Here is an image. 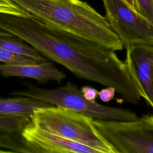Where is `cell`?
<instances>
[{
  "label": "cell",
  "mask_w": 153,
  "mask_h": 153,
  "mask_svg": "<svg viewBox=\"0 0 153 153\" xmlns=\"http://www.w3.org/2000/svg\"><path fill=\"white\" fill-rule=\"evenodd\" d=\"M46 25L114 51L123 45L105 17L81 0H11Z\"/></svg>",
  "instance_id": "6da1fadb"
},
{
  "label": "cell",
  "mask_w": 153,
  "mask_h": 153,
  "mask_svg": "<svg viewBox=\"0 0 153 153\" xmlns=\"http://www.w3.org/2000/svg\"><path fill=\"white\" fill-rule=\"evenodd\" d=\"M33 126L51 133L82 143L100 153H114L111 146L97 131L93 119L65 108L50 106L35 110Z\"/></svg>",
  "instance_id": "7a4b0ae2"
},
{
  "label": "cell",
  "mask_w": 153,
  "mask_h": 153,
  "mask_svg": "<svg viewBox=\"0 0 153 153\" xmlns=\"http://www.w3.org/2000/svg\"><path fill=\"white\" fill-rule=\"evenodd\" d=\"M11 94L29 97L53 106L69 109L93 120L131 121L137 118L136 114L128 109L106 106L87 100L71 82L53 89L32 87L26 90L14 91Z\"/></svg>",
  "instance_id": "3957f363"
},
{
  "label": "cell",
  "mask_w": 153,
  "mask_h": 153,
  "mask_svg": "<svg viewBox=\"0 0 153 153\" xmlns=\"http://www.w3.org/2000/svg\"><path fill=\"white\" fill-rule=\"evenodd\" d=\"M114 153H153V115L131 121L93 120Z\"/></svg>",
  "instance_id": "277c9868"
},
{
  "label": "cell",
  "mask_w": 153,
  "mask_h": 153,
  "mask_svg": "<svg viewBox=\"0 0 153 153\" xmlns=\"http://www.w3.org/2000/svg\"><path fill=\"white\" fill-rule=\"evenodd\" d=\"M106 19L126 48L134 45H153V23L124 0H102Z\"/></svg>",
  "instance_id": "5b68a950"
},
{
  "label": "cell",
  "mask_w": 153,
  "mask_h": 153,
  "mask_svg": "<svg viewBox=\"0 0 153 153\" xmlns=\"http://www.w3.org/2000/svg\"><path fill=\"white\" fill-rule=\"evenodd\" d=\"M124 62L142 97L153 108V45L128 46Z\"/></svg>",
  "instance_id": "8992f818"
},
{
  "label": "cell",
  "mask_w": 153,
  "mask_h": 153,
  "mask_svg": "<svg viewBox=\"0 0 153 153\" xmlns=\"http://www.w3.org/2000/svg\"><path fill=\"white\" fill-rule=\"evenodd\" d=\"M33 152L98 153L97 149L41 129L31 124L21 133Z\"/></svg>",
  "instance_id": "52a82bcc"
},
{
  "label": "cell",
  "mask_w": 153,
  "mask_h": 153,
  "mask_svg": "<svg viewBox=\"0 0 153 153\" xmlns=\"http://www.w3.org/2000/svg\"><path fill=\"white\" fill-rule=\"evenodd\" d=\"M0 74L5 77L28 78L41 82L53 80L60 83L66 78L65 73L58 69L53 63L46 60L20 65L0 64Z\"/></svg>",
  "instance_id": "ba28073f"
},
{
  "label": "cell",
  "mask_w": 153,
  "mask_h": 153,
  "mask_svg": "<svg viewBox=\"0 0 153 153\" xmlns=\"http://www.w3.org/2000/svg\"><path fill=\"white\" fill-rule=\"evenodd\" d=\"M50 106L53 105L26 96L0 98V115L20 116L31 121V118L35 110Z\"/></svg>",
  "instance_id": "9c48e42d"
},
{
  "label": "cell",
  "mask_w": 153,
  "mask_h": 153,
  "mask_svg": "<svg viewBox=\"0 0 153 153\" xmlns=\"http://www.w3.org/2000/svg\"><path fill=\"white\" fill-rule=\"evenodd\" d=\"M22 41L14 36H0V47L14 53L33 57L40 62L46 60L36 49Z\"/></svg>",
  "instance_id": "30bf717a"
},
{
  "label": "cell",
  "mask_w": 153,
  "mask_h": 153,
  "mask_svg": "<svg viewBox=\"0 0 153 153\" xmlns=\"http://www.w3.org/2000/svg\"><path fill=\"white\" fill-rule=\"evenodd\" d=\"M31 121L20 116H7L0 115V133H21Z\"/></svg>",
  "instance_id": "8fae6325"
},
{
  "label": "cell",
  "mask_w": 153,
  "mask_h": 153,
  "mask_svg": "<svg viewBox=\"0 0 153 153\" xmlns=\"http://www.w3.org/2000/svg\"><path fill=\"white\" fill-rule=\"evenodd\" d=\"M0 62L9 65H20L40 62V61L33 57L14 53L1 47Z\"/></svg>",
  "instance_id": "7c38bea8"
},
{
  "label": "cell",
  "mask_w": 153,
  "mask_h": 153,
  "mask_svg": "<svg viewBox=\"0 0 153 153\" xmlns=\"http://www.w3.org/2000/svg\"><path fill=\"white\" fill-rule=\"evenodd\" d=\"M0 13L19 16H29L30 14L11 0H0Z\"/></svg>",
  "instance_id": "4fadbf2b"
},
{
  "label": "cell",
  "mask_w": 153,
  "mask_h": 153,
  "mask_svg": "<svg viewBox=\"0 0 153 153\" xmlns=\"http://www.w3.org/2000/svg\"><path fill=\"white\" fill-rule=\"evenodd\" d=\"M136 10L153 23V0H134Z\"/></svg>",
  "instance_id": "5bb4252c"
},
{
  "label": "cell",
  "mask_w": 153,
  "mask_h": 153,
  "mask_svg": "<svg viewBox=\"0 0 153 153\" xmlns=\"http://www.w3.org/2000/svg\"><path fill=\"white\" fill-rule=\"evenodd\" d=\"M116 90L112 87H106L98 91V96L100 99L104 102H108L111 101L114 97Z\"/></svg>",
  "instance_id": "9a60e30c"
},
{
  "label": "cell",
  "mask_w": 153,
  "mask_h": 153,
  "mask_svg": "<svg viewBox=\"0 0 153 153\" xmlns=\"http://www.w3.org/2000/svg\"><path fill=\"white\" fill-rule=\"evenodd\" d=\"M80 90L84 97L90 101H95L98 96V91L96 88L90 86H84Z\"/></svg>",
  "instance_id": "2e32d148"
},
{
  "label": "cell",
  "mask_w": 153,
  "mask_h": 153,
  "mask_svg": "<svg viewBox=\"0 0 153 153\" xmlns=\"http://www.w3.org/2000/svg\"><path fill=\"white\" fill-rule=\"evenodd\" d=\"M130 7L136 10V6H135V2L134 0H124Z\"/></svg>",
  "instance_id": "e0dca14e"
},
{
  "label": "cell",
  "mask_w": 153,
  "mask_h": 153,
  "mask_svg": "<svg viewBox=\"0 0 153 153\" xmlns=\"http://www.w3.org/2000/svg\"><path fill=\"white\" fill-rule=\"evenodd\" d=\"M0 36H13L12 34H11L10 33L4 30L1 29H0Z\"/></svg>",
  "instance_id": "ac0fdd59"
},
{
  "label": "cell",
  "mask_w": 153,
  "mask_h": 153,
  "mask_svg": "<svg viewBox=\"0 0 153 153\" xmlns=\"http://www.w3.org/2000/svg\"><path fill=\"white\" fill-rule=\"evenodd\" d=\"M11 152H14L12 151H8V150H3V149H0V153H11Z\"/></svg>",
  "instance_id": "d6986e66"
}]
</instances>
